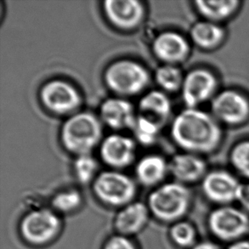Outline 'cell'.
<instances>
[{
	"instance_id": "603a6c76",
	"label": "cell",
	"mask_w": 249,
	"mask_h": 249,
	"mask_svg": "<svg viewBox=\"0 0 249 249\" xmlns=\"http://www.w3.org/2000/svg\"><path fill=\"white\" fill-rule=\"evenodd\" d=\"M162 128L160 125L148 118L137 114L136 121L132 131L135 135L136 142L142 145L149 146L157 142V139Z\"/></svg>"
},
{
	"instance_id": "5b68a950",
	"label": "cell",
	"mask_w": 249,
	"mask_h": 249,
	"mask_svg": "<svg viewBox=\"0 0 249 249\" xmlns=\"http://www.w3.org/2000/svg\"><path fill=\"white\" fill-rule=\"evenodd\" d=\"M93 192L104 204L124 208L133 202L136 185L128 175L112 169L97 175L93 182Z\"/></svg>"
},
{
	"instance_id": "f546056e",
	"label": "cell",
	"mask_w": 249,
	"mask_h": 249,
	"mask_svg": "<svg viewBox=\"0 0 249 249\" xmlns=\"http://www.w3.org/2000/svg\"><path fill=\"white\" fill-rule=\"evenodd\" d=\"M229 249H249V242L242 241L238 243H234L230 247Z\"/></svg>"
},
{
	"instance_id": "8fae6325",
	"label": "cell",
	"mask_w": 249,
	"mask_h": 249,
	"mask_svg": "<svg viewBox=\"0 0 249 249\" xmlns=\"http://www.w3.org/2000/svg\"><path fill=\"white\" fill-rule=\"evenodd\" d=\"M211 109L216 120L226 124H240L249 117V101L235 90L223 91L216 95Z\"/></svg>"
},
{
	"instance_id": "7402d4cb",
	"label": "cell",
	"mask_w": 249,
	"mask_h": 249,
	"mask_svg": "<svg viewBox=\"0 0 249 249\" xmlns=\"http://www.w3.org/2000/svg\"><path fill=\"white\" fill-rule=\"evenodd\" d=\"M184 78L181 70L174 65H162L156 71L157 84L167 92H176L180 89Z\"/></svg>"
},
{
	"instance_id": "9c48e42d",
	"label": "cell",
	"mask_w": 249,
	"mask_h": 249,
	"mask_svg": "<svg viewBox=\"0 0 249 249\" xmlns=\"http://www.w3.org/2000/svg\"><path fill=\"white\" fill-rule=\"evenodd\" d=\"M209 227L219 239H236L249 230V219L246 213L231 207L216 209L210 214Z\"/></svg>"
},
{
	"instance_id": "ffe728a7",
	"label": "cell",
	"mask_w": 249,
	"mask_h": 249,
	"mask_svg": "<svg viewBox=\"0 0 249 249\" xmlns=\"http://www.w3.org/2000/svg\"><path fill=\"white\" fill-rule=\"evenodd\" d=\"M236 0H196V8L205 20L218 23L226 20L236 12L239 6Z\"/></svg>"
},
{
	"instance_id": "3957f363",
	"label": "cell",
	"mask_w": 249,
	"mask_h": 249,
	"mask_svg": "<svg viewBox=\"0 0 249 249\" xmlns=\"http://www.w3.org/2000/svg\"><path fill=\"white\" fill-rule=\"evenodd\" d=\"M150 81L148 70L133 60L114 61L104 71L105 84L118 97H132L142 94L148 87Z\"/></svg>"
},
{
	"instance_id": "6da1fadb",
	"label": "cell",
	"mask_w": 249,
	"mask_h": 249,
	"mask_svg": "<svg viewBox=\"0 0 249 249\" xmlns=\"http://www.w3.org/2000/svg\"><path fill=\"white\" fill-rule=\"evenodd\" d=\"M171 137L185 152L197 155L215 150L222 132L213 115L197 108H186L172 123Z\"/></svg>"
},
{
	"instance_id": "7a4b0ae2",
	"label": "cell",
	"mask_w": 249,
	"mask_h": 249,
	"mask_svg": "<svg viewBox=\"0 0 249 249\" xmlns=\"http://www.w3.org/2000/svg\"><path fill=\"white\" fill-rule=\"evenodd\" d=\"M102 135L101 119L89 111H80L64 122L60 139L66 151L78 157L89 155L103 141Z\"/></svg>"
},
{
	"instance_id": "4fadbf2b",
	"label": "cell",
	"mask_w": 249,
	"mask_h": 249,
	"mask_svg": "<svg viewBox=\"0 0 249 249\" xmlns=\"http://www.w3.org/2000/svg\"><path fill=\"white\" fill-rule=\"evenodd\" d=\"M152 51L157 59L164 65L181 63L190 53L188 41L176 32H163L157 35L152 43Z\"/></svg>"
},
{
	"instance_id": "2e32d148",
	"label": "cell",
	"mask_w": 249,
	"mask_h": 249,
	"mask_svg": "<svg viewBox=\"0 0 249 249\" xmlns=\"http://www.w3.org/2000/svg\"><path fill=\"white\" fill-rule=\"evenodd\" d=\"M168 168L178 183H193L205 175L206 163L196 154L185 152L173 157Z\"/></svg>"
},
{
	"instance_id": "9a60e30c",
	"label": "cell",
	"mask_w": 249,
	"mask_h": 249,
	"mask_svg": "<svg viewBox=\"0 0 249 249\" xmlns=\"http://www.w3.org/2000/svg\"><path fill=\"white\" fill-rule=\"evenodd\" d=\"M240 183L226 171H213L206 175L202 181V191L213 202L221 204L236 200Z\"/></svg>"
},
{
	"instance_id": "7c38bea8",
	"label": "cell",
	"mask_w": 249,
	"mask_h": 249,
	"mask_svg": "<svg viewBox=\"0 0 249 249\" xmlns=\"http://www.w3.org/2000/svg\"><path fill=\"white\" fill-rule=\"evenodd\" d=\"M136 144L132 138L119 134H112L103 139L100 156L106 165L113 170L128 168L135 159Z\"/></svg>"
},
{
	"instance_id": "ba28073f",
	"label": "cell",
	"mask_w": 249,
	"mask_h": 249,
	"mask_svg": "<svg viewBox=\"0 0 249 249\" xmlns=\"http://www.w3.org/2000/svg\"><path fill=\"white\" fill-rule=\"evenodd\" d=\"M102 8L108 22L118 30H135L145 20V6L139 0H106Z\"/></svg>"
},
{
	"instance_id": "277c9868",
	"label": "cell",
	"mask_w": 249,
	"mask_h": 249,
	"mask_svg": "<svg viewBox=\"0 0 249 249\" xmlns=\"http://www.w3.org/2000/svg\"><path fill=\"white\" fill-rule=\"evenodd\" d=\"M191 204V193L178 182L160 185L150 194V212L162 222H174L185 215Z\"/></svg>"
},
{
	"instance_id": "484cf974",
	"label": "cell",
	"mask_w": 249,
	"mask_h": 249,
	"mask_svg": "<svg viewBox=\"0 0 249 249\" xmlns=\"http://www.w3.org/2000/svg\"><path fill=\"white\" fill-rule=\"evenodd\" d=\"M170 237L178 246L182 248L192 246L196 240L195 229L190 223H175L170 229Z\"/></svg>"
},
{
	"instance_id": "cb8c5ba5",
	"label": "cell",
	"mask_w": 249,
	"mask_h": 249,
	"mask_svg": "<svg viewBox=\"0 0 249 249\" xmlns=\"http://www.w3.org/2000/svg\"><path fill=\"white\" fill-rule=\"evenodd\" d=\"M73 169L76 178L82 185L94 182L97 177L98 163L90 154L77 157L73 163Z\"/></svg>"
},
{
	"instance_id": "4316f807",
	"label": "cell",
	"mask_w": 249,
	"mask_h": 249,
	"mask_svg": "<svg viewBox=\"0 0 249 249\" xmlns=\"http://www.w3.org/2000/svg\"><path fill=\"white\" fill-rule=\"evenodd\" d=\"M231 162L241 175L249 178V142H240L231 152Z\"/></svg>"
},
{
	"instance_id": "30bf717a",
	"label": "cell",
	"mask_w": 249,
	"mask_h": 249,
	"mask_svg": "<svg viewBox=\"0 0 249 249\" xmlns=\"http://www.w3.org/2000/svg\"><path fill=\"white\" fill-rule=\"evenodd\" d=\"M217 88V79L211 71L194 69L185 75L182 85V98L187 108H196L209 100Z\"/></svg>"
},
{
	"instance_id": "d4e9b609",
	"label": "cell",
	"mask_w": 249,
	"mask_h": 249,
	"mask_svg": "<svg viewBox=\"0 0 249 249\" xmlns=\"http://www.w3.org/2000/svg\"><path fill=\"white\" fill-rule=\"evenodd\" d=\"M51 204L58 212H73L81 206L82 196L77 190H66L58 192L52 199Z\"/></svg>"
},
{
	"instance_id": "4dcf8cb0",
	"label": "cell",
	"mask_w": 249,
	"mask_h": 249,
	"mask_svg": "<svg viewBox=\"0 0 249 249\" xmlns=\"http://www.w3.org/2000/svg\"><path fill=\"white\" fill-rule=\"evenodd\" d=\"M193 249H218L217 247L210 243H202L197 244L196 246L194 247Z\"/></svg>"
},
{
	"instance_id": "e0dca14e",
	"label": "cell",
	"mask_w": 249,
	"mask_h": 249,
	"mask_svg": "<svg viewBox=\"0 0 249 249\" xmlns=\"http://www.w3.org/2000/svg\"><path fill=\"white\" fill-rule=\"evenodd\" d=\"M150 209L142 202H131L118 212L115 218V228L119 235H135L144 229L148 222Z\"/></svg>"
},
{
	"instance_id": "ac0fdd59",
	"label": "cell",
	"mask_w": 249,
	"mask_h": 249,
	"mask_svg": "<svg viewBox=\"0 0 249 249\" xmlns=\"http://www.w3.org/2000/svg\"><path fill=\"white\" fill-rule=\"evenodd\" d=\"M137 114L148 118L163 128L171 114V101L162 91H150L139 101Z\"/></svg>"
},
{
	"instance_id": "8992f818",
	"label": "cell",
	"mask_w": 249,
	"mask_h": 249,
	"mask_svg": "<svg viewBox=\"0 0 249 249\" xmlns=\"http://www.w3.org/2000/svg\"><path fill=\"white\" fill-rule=\"evenodd\" d=\"M41 104L55 116H71L83 103L81 94L71 83L61 79L47 82L39 91Z\"/></svg>"
},
{
	"instance_id": "5bb4252c",
	"label": "cell",
	"mask_w": 249,
	"mask_h": 249,
	"mask_svg": "<svg viewBox=\"0 0 249 249\" xmlns=\"http://www.w3.org/2000/svg\"><path fill=\"white\" fill-rule=\"evenodd\" d=\"M101 122L114 130L133 129L137 113L134 106L124 98H108L100 109Z\"/></svg>"
},
{
	"instance_id": "f1b7e54d",
	"label": "cell",
	"mask_w": 249,
	"mask_h": 249,
	"mask_svg": "<svg viewBox=\"0 0 249 249\" xmlns=\"http://www.w3.org/2000/svg\"><path fill=\"white\" fill-rule=\"evenodd\" d=\"M236 200L249 211V184H240L236 192Z\"/></svg>"
},
{
	"instance_id": "52a82bcc",
	"label": "cell",
	"mask_w": 249,
	"mask_h": 249,
	"mask_svg": "<svg viewBox=\"0 0 249 249\" xmlns=\"http://www.w3.org/2000/svg\"><path fill=\"white\" fill-rule=\"evenodd\" d=\"M61 228V219L54 210L34 209L21 219L20 231L27 243L42 246L56 237Z\"/></svg>"
},
{
	"instance_id": "83f0119b",
	"label": "cell",
	"mask_w": 249,
	"mask_h": 249,
	"mask_svg": "<svg viewBox=\"0 0 249 249\" xmlns=\"http://www.w3.org/2000/svg\"><path fill=\"white\" fill-rule=\"evenodd\" d=\"M103 249H136V248L127 236L118 235L108 240Z\"/></svg>"
},
{
	"instance_id": "d6986e66",
	"label": "cell",
	"mask_w": 249,
	"mask_h": 249,
	"mask_svg": "<svg viewBox=\"0 0 249 249\" xmlns=\"http://www.w3.org/2000/svg\"><path fill=\"white\" fill-rule=\"evenodd\" d=\"M169 171L168 163L162 156L151 154L139 160L135 167V175L142 185L150 187L159 185Z\"/></svg>"
},
{
	"instance_id": "44dd1931",
	"label": "cell",
	"mask_w": 249,
	"mask_h": 249,
	"mask_svg": "<svg viewBox=\"0 0 249 249\" xmlns=\"http://www.w3.org/2000/svg\"><path fill=\"white\" fill-rule=\"evenodd\" d=\"M191 37L199 48L212 50L222 43L225 38V31L218 23L203 20L196 22L192 27Z\"/></svg>"
}]
</instances>
